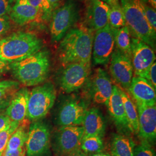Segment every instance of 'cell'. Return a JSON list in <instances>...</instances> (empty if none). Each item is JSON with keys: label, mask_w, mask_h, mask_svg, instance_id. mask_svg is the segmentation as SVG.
<instances>
[{"label": "cell", "mask_w": 156, "mask_h": 156, "mask_svg": "<svg viewBox=\"0 0 156 156\" xmlns=\"http://www.w3.org/2000/svg\"><path fill=\"white\" fill-rule=\"evenodd\" d=\"M119 90L129 128L132 133L137 135L138 133L139 124L136 106H135L134 102L126 92L120 89Z\"/></svg>", "instance_id": "cell-23"}, {"label": "cell", "mask_w": 156, "mask_h": 156, "mask_svg": "<svg viewBox=\"0 0 156 156\" xmlns=\"http://www.w3.org/2000/svg\"><path fill=\"white\" fill-rule=\"evenodd\" d=\"M83 138L90 136H98L102 138L106 131V122L101 112L92 108L87 112L83 123Z\"/></svg>", "instance_id": "cell-21"}, {"label": "cell", "mask_w": 156, "mask_h": 156, "mask_svg": "<svg viewBox=\"0 0 156 156\" xmlns=\"http://www.w3.org/2000/svg\"><path fill=\"white\" fill-rule=\"evenodd\" d=\"M11 123V120L5 114L0 115V131L6 128Z\"/></svg>", "instance_id": "cell-37"}, {"label": "cell", "mask_w": 156, "mask_h": 156, "mask_svg": "<svg viewBox=\"0 0 156 156\" xmlns=\"http://www.w3.org/2000/svg\"><path fill=\"white\" fill-rule=\"evenodd\" d=\"M19 83L15 80L0 81V109L8 106L12 97L19 90Z\"/></svg>", "instance_id": "cell-25"}, {"label": "cell", "mask_w": 156, "mask_h": 156, "mask_svg": "<svg viewBox=\"0 0 156 156\" xmlns=\"http://www.w3.org/2000/svg\"><path fill=\"white\" fill-rule=\"evenodd\" d=\"M102 1H103L105 2H106V4H108V5H111V4L114 3V2H117L119 0H102Z\"/></svg>", "instance_id": "cell-43"}, {"label": "cell", "mask_w": 156, "mask_h": 156, "mask_svg": "<svg viewBox=\"0 0 156 156\" xmlns=\"http://www.w3.org/2000/svg\"><path fill=\"white\" fill-rule=\"evenodd\" d=\"M94 31L81 24L71 28L62 38L58 49L63 66L74 62L90 63Z\"/></svg>", "instance_id": "cell-1"}, {"label": "cell", "mask_w": 156, "mask_h": 156, "mask_svg": "<svg viewBox=\"0 0 156 156\" xmlns=\"http://www.w3.org/2000/svg\"><path fill=\"white\" fill-rule=\"evenodd\" d=\"M112 29L114 33L115 49L131 58L132 37L128 27L126 26L122 28Z\"/></svg>", "instance_id": "cell-24"}, {"label": "cell", "mask_w": 156, "mask_h": 156, "mask_svg": "<svg viewBox=\"0 0 156 156\" xmlns=\"http://www.w3.org/2000/svg\"><path fill=\"white\" fill-rule=\"evenodd\" d=\"M28 131L25 126L19 125L18 128L12 134L6 147V151H15L24 147L27 138Z\"/></svg>", "instance_id": "cell-26"}, {"label": "cell", "mask_w": 156, "mask_h": 156, "mask_svg": "<svg viewBox=\"0 0 156 156\" xmlns=\"http://www.w3.org/2000/svg\"><path fill=\"white\" fill-rule=\"evenodd\" d=\"M146 79L152 85L154 89L156 90V64L154 62L151 66L148 73H147Z\"/></svg>", "instance_id": "cell-34"}, {"label": "cell", "mask_w": 156, "mask_h": 156, "mask_svg": "<svg viewBox=\"0 0 156 156\" xmlns=\"http://www.w3.org/2000/svg\"><path fill=\"white\" fill-rule=\"evenodd\" d=\"M50 68L48 51L40 50L20 61L11 63L13 76L26 86L43 83L48 78Z\"/></svg>", "instance_id": "cell-2"}, {"label": "cell", "mask_w": 156, "mask_h": 156, "mask_svg": "<svg viewBox=\"0 0 156 156\" xmlns=\"http://www.w3.org/2000/svg\"><path fill=\"white\" fill-rule=\"evenodd\" d=\"M65 156H88V154L85 153L80 148L73 151Z\"/></svg>", "instance_id": "cell-39"}, {"label": "cell", "mask_w": 156, "mask_h": 156, "mask_svg": "<svg viewBox=\"0 0 156 156\" xmlns=\"http://www.w3.org/2000/svg\"><path fill=\"white\" fill-rule=\"evenodd\" d=\"M141 5L145 16L153 29L156 31V9L141 0Z\"/></svg>", "instance_id": "cell-31"}, {"label": "cell", "mask_w": 156, "mask_h": 156, "mask_svg": "<svg viewBox=\"0 0 156 156\" xmlns=\"http://www.w3.org/2000/svg\"><path fill=\"white\" fill-rule=\"evenodd\" d=\"M128 90L136 104L156 105V89L145 78L133 76Z\"/></svg>", "instance_id": "cell-19"}, {"label": "cell", "mask_w": 156, "mask_h": 156, "mask_svg": "<svg viewBox=\"0 0 156 156\" xmlns=\"http://www.w3.org/2000/svg\"><path fill=\"white\" fill-rule=\"evenodd\" d=\"M109 6V24L110 26L115 29L126 26L125 18L119 1Z\"/></svg>", "instance_id": "cell-27"}, {"label": "cell", "mask_w": 156, "mask_h": 156, "mask_svg": "<svg viewBox=\"0 0 156 156\" xmlns=\"http://www.w3.org/2000/svg\"><path fill=\"white\" fill-rule=\"evenodd\" d=\"M142 1H144L145 3L149 4L151 6H152L154 9H156V0H142Z\"/></svg>", "instance_id": "cell-40"}, {"label": "cell", "mask_w": 156, "mask_h": 156, "mask_svg": "<svg viewBox=\"0 0 156 156\" xmlns=\"http://www.w3.org/2000/svg\"><path fill=\"white\" fill-rule=\"evenodd\" d=\"M134 156H156L153 146L145 140H141L140 145L135 146Z\"/></svg>", "instance_id": "cell-30"}, {"label": "cell", "mask_w": 156, "mask_h": 156, "mask_svg": "<svg viewBox=\"0 0 156 156\" xmlns=\"http://www.w3.org/2000/svg\"><path fill=\"white\" fill-rule=\"evenodd\" d=\"M42 41L33 33L17 31L0 39V58L9 63L20 61L41 50Z\"/></svg>", "instance_id": "cell-3"}, {"label": "cell", "mask_w": 156, "mask_h": 156, "mask_svg": "<svg viewBox=\"0 0 156 156\" xmlns=\"http://www.w3.org/2000/svg\"><path fill=\"white\" fill-rule=\"evenodd\" d=\"M79 17V9L73 0H68L53 12L50 23L52 42L62 40L67 32L74 26Z\"/></svg>", "instance_id": "cell-6"}, {"label": "cell", "mask_w": 156, "mask_h": 156, "mask_svg": "<svg viewBox=\"0 0 156 156\" xmlns=\"http://www.w3.org/2000/svg\"><path fill=\"white\" fill-rule=\"evenodd\" d=\"M131 59L135 76L145 78L151 65L156 62L154 50L140 39L132 37Z\"/></svg>", "instance_id": "cell-12"}, {"label": "cell", "mask_w": 156, "mask_h": 156, "mask_svg": "<svg viewBox=\"0 0 156 156\" xmlns=\"http://www.w3.org/2000/svg\"><path fill=\"white\" fill-rule=\"evenodd\" d=\"M56 90L51 82H46L34 87L29 93L27 117L33 122L45 117L53 106Z\"/></svg>", "instance_id": "cell-5"}, {"label": "cell", "mask_w": 156, "mask_h": 156, "mask_svg": "<svg viewBox=\"0 0 156 156\" xmlns=\"http://www.w3.org/2000/svg\"><path fill=\"white\" fill-rule=\"evenodd\" d=\"M90 63L74 62L64 66L59 78L62 90L71 93L82 89L87 83L91 75Z\"/></svg>", "instance_id": "cell-8"}, {"label": "cell", "mask_w": 156, "mask_h": 156, "mask_svg": "<svg viewBox=\"0 0 156 156\" xmlns=\"http://www.w3.org/2000/svg\"><path fill=\"white\" fill-rule=\"evenodd\" d=\"M113 85L111 79L106 71L101 68H98L91 78L89 94L95 104L105 105L113 93Z\"/></svg>", "instance_id": "cell-14"}, {"label": "cell", "mask_w": 156, "mask_h": 156, "mask_svg": "<svg viewBox=\"0 0 156 156\" xmlns=\"http://www.w3.org/2000/svg\"><path fill=\"white\" fill-rule=\"evenodd\" d=\"M20 124L21 123L11 122L6 128L0 131V156L2 155L5 150L8 140L12 134L18 128Z\"/></svg>", "instance_id": "cell-29"}, {"label": "cell", "mask_w": 156, "mask_h": 156, "mask_svg": "<svg viewBox=\"0 0 156 156\" xmlns=\"http://www.w3.org/2000/svg\"><path fill=\"white\" fill-rule=\"evenodd\" d=\"M106 106L119 133L127 135L132 133L127 120L120 90L115 85H113V93Z\"/></svg>", "instance_id": "cell-17"}, {"label": "cell", "mask_w": 156, "mask_h": 156, "mask_svg": "<svg viewBox=\"0 0 156 156\" xmlns=\"http://www.w3.org/2000/svg\"><path fill=\"white\" fill-rule=\"evenodd\" d=\"M10 28L9 17L6 16H0V36L5 34Z\"/></svg>", "instance_id": "cell-35"}, {"label": "cell", "mask_w": 156, "mask_h": 156, "mask_svg": "<svg viewBox=\"0 0 156 156\" xmlns=\"http://www.w3.org/2000/svg\"><path fill=\"white\" fill-rule=\"evenodd\" d=\"M86 102L80 98H71L64 102L57 113V123L60 126H74L83 124L88 111Z\"/></svg>", "instance_id": "cell-11"}, {"label": "cell", "mask_w": 156, "mask_h": 156, "mask_svg": "<svg viewBox=\"0 0 156 156\" xmlns=\"http://www.w3.org/2000/svg\"><path fill=\"white\" fill-rule=\"evenodd\" d=\"M108 64L112 78L124 89L128 90L134 73L131 58L115 49Z\"/></svg>", "instance_id": "cell-13"}, {"label": "cell", "mask_w": 156, "mask_h": 156, "mask_svg": "<svg viewBox=\"0 0 156 156\" xmlns=\"http://www.w3.org/2000/svg\"><path fill=\"white\" fill-rule=\"evenodd\" d=\"M29 93L27 88H22L12 97L5 112L11 122L22 123L27 117Z\"/></svg>", "instance_id": "cell-20"}, {"label": "cell", "mask_w": 156, "mask_h": 156, "mask_svg": "<svg viewBox=\"0 0 156 156\" xmlns=\"http://www.w3.org/2000/svg\"><path fill=\"white\" fill-rule=\"evenodd\" d=\"M26 153V149L24 147L15 151L5 150L1 156H24Z\"/></svg>", "instance_id": "cell-36"}, {"label": "cell", "mask_w": 156, "mask_h": 156, "mask_svg": "<svg viewBox=\"0 0 156 156\" xmlns=\"http://www.w3.org/2000/svg\"><path fill=\"white\" fill-rule=\"evenodd\" d=\"M50 129L46 123L35 121L30 125L26 142L27 156H43L49 149Z\"/></svg>", "instance_id": "cell-9"}, {"label": "cell", "mask_w": 156, "mask_h": 156, "mask_svg": "<svg viewBox=\"0 0 156 156\" xmlns=\"http://www.w3.org/2000/svg\"><path fill=\"white\" fill-rule=\"evenodd\" d=\"M14 0H0V16L9 14Z\"/></svg>", "instance_id": "cell-33"}, {"label": "cell", "mask_w": 156, "mask_h": 156, "mask_svg": "<svg viewBox=\"0 0 156 156\" xmlns=\"http://www.w3.org/2000/svg\"><path fill=\"white\" fill-rule=\"evenodd\" d=\"M138 115V135L141 140L153 144L156 138V106L136 104Z\"/></svg>", "instance_id": "cell-16"}, {"label": "cell", "mask_w": 156, "mask_h": 156, "mask_svg": "<svg viewBox=\"0 0 156 156\" xmlns=\"http://www.w3.org/2000/svg\"><path fill=\"white\" fill-rule=\"evenodd\" d=\"M80 149L87 154L102 152L104 150V142L98 136H90L82 138Z\"/></svg>", "instance_id": "cell-28"}, {"label": "cell", "mask_w": 156, "mask_h": 156, "mask_svg": "<svg viewBox=\"0 0 156 156\" xmlns=\"http://www.w3.org/2000/svg\"><path fill=\"white\" fill-rule=\"evenodd\" d=\"M135 143L129 135L113 134L110 143L111 156H134Z\"/></svg>", "instance_id": "cell-22"}, {"label": "cell", "mask_w": 156, "mask_h": 156, "mask_svg": "<svg viewBox=\"0 0 156 156\" xmlns=\"http://www.w3.org/2000/svg\"><path fill=\"white\" fill-rule=\"evenodd\" d=\"M28 2L37 8L40 11L43 12L45 15V18L49 16L52 12V8L50 6L48 0H27Z\"/></svg>", "instance_id": "cell-32"}, {"label": "cell", "mask_w": 156, "mask_h": 156, "mask_svg": "<svg viewBox=\"0 0 156 156\" xmlns=\"http://www.w3.org/2000/svg\"><path fill=\"white\" fill-rule=\"evenodd\" d=\"M9 15L13 22L21 26L45 18L43 12L31 5L27 0H15Z\"/></svg>", "instance_id": "cell-18"}, {"label": "cell", "mask_w": 156, "mask_h": 156, "mask_svg": "<svg viewBox=\"0 0 156 156\" xmlns=\"http://www.w3.org/2000/svg\"><path fill=\"white\" fill-rule=\"evenodd\" d=\"M10 64L11 63L0 58V77L8 70H10Z\"/></svg>", "instance_id": "cell-38"}, {"label": "cell", "mask_w": 156, "mask_h": 156, "mask_svg": "<svg viewBox=\"0 0 156 156\" xmlns=\"http://www.w3.org/2000/svg\"><path fill=\"white\" fill-rule=\"evenodd\" d=\"M88 156H111L108 154H105L104 153L100 152V153H94V154H89Z\"/></svg>", "instance_id": "cell-42"}, {"label": "cell", "mask_w": 156, "mask_h": 156, "mask_svg": "<svg viewBox=\"0 0 156 156\" xmlns=\"http://www.w3.org/2000/svg\"><path fill=\"white\" fill-rule=\"evenodd\" d=\"M120 4L131 37L140 39L155 49L156 32L146 18L141 0H120Z\"/></svg>", "instance_id": "cell-4"}, {"label": "cell", "mask_w": 156, "mask_h": 156, "mask_svg": "<svg viewBox=\"0 0 156 156\" xmlns=\"http://www.w3.org/2000/svg\"><path fill=\"white\" fill-rule=\"evenodd\" d=\"M62 0H48L52 9L55 8L57 5Z\"/></svg>", "instance_id": "cell-41"}, {"label": "cell", "mask_w": 156, "mask_h": 156, "mask_svg": "<svg viewBox=\"0 0 156 156\" xmlns=\"http://www.w3.org/2000/svg\"><path fill=\"white\" fill-rule=\"evenodd\" d=\"M115 47L113 29L108 24L95 31L92 46V56L95 65H107Z\"/></svg>", "instance_id": "cell-10"}, {"label": "cell", "mask_w": 156, "mask_h": 156, "mask_svg": "<svg viewBox=\"0 0 156 156\" xmlns=\"http://www.w3.org/2000/svg\"><path fill=\"white\" fill-rule=\"evenodd\" d=\"M109 6L102 0H86L84 25L96 31L109 24Z\"/></svg>", "instance_id": "cell-15"}, {"label": "cell", "mask_w": 156, "mask_h": 156, "mask_svg": "<svg viewBox=\"0 0 156 156\" xmlns=\"http://www.w3.org/2000/svg\"><path fill=\"white\" fill-rule=\"evenodd\" d=\"M83 133V126L60 127L54 135L51 142L55 156H65L80 148Z\"/></svg>", "instance_id": "cell-7"}]
</instances>
